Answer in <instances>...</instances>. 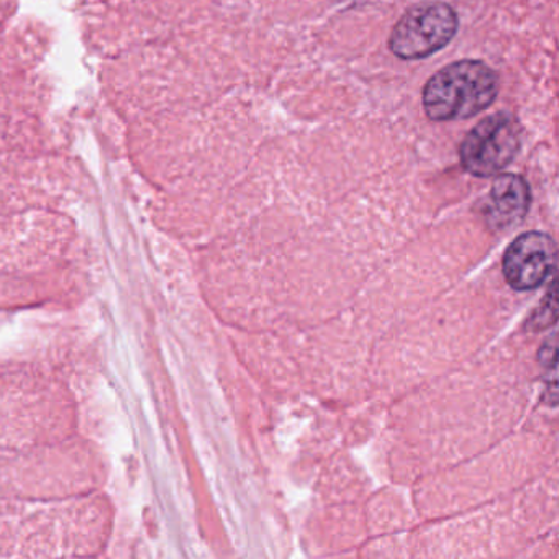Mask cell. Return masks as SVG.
I'll return each mask as SVG.
<instances>
[{
  "instance_id": "6da1fadb",
  "label": "cell",
  "mask_w": 559,
  "mask_h": 559,
  "mask_svg": "<svg viewBox=\"0 0 559 559\" xmlns=\"http://www.w3.org/2000/svg\"><path fill=\"white\" fill-rule=\"evenodd\" d=\"M499 93V78L483 61L448 64L424 87L425 114L433 122L471 119L489 109Z\"/></svg>"
},
{
  "instance_id": "7a4b0ae2",
  "label": "cell",
  "mask_w": 559,
  "mask_h": 559,
  "mask_svg": "<svg viewBox=\"0 0 559 559\" xmlns=\"http://www.w3.org/2000/svg\"><path fill=\"white\" fill-rule=\"evenodd\" d=\"M522 126L512 114L499 112L477 123L461 143L464 171L476 178L499 175L519 155Z\"/></svg>"
},
{
  "instance_id": "3957f363",
  "label": "cell",
  "mask_w": 559,
  "mask_h": 559,
  "mask_svg": "<svg viewBox=\"0 0 559 559\" xmlns=\"http://www.w3.org/2000/svg\"><path fill=\"white\" fill-rule=\"evenodd\" d=\"M456 12L441 2L408 9L392 31L389 48L401 60H421L447 47L457 34Z\"/></svg>"
},
{
  "instance_id": "277c9868",
  "label": "cell",
  "mask_w": 559,
  "mask_h": 559,
  "mask_svg": "<svg viewBox=\"0 0 559 559\" xmlns=\"http://www.w3.org/2000/svg\"><path fill=\"white\" fill-rule=\"evenodd\" d=\"M555 266V241L539 231H530L516 238L503 258V274L516 290H532L542 286Z\"/></svg>"
},
{
  "instance_id": "5b68a950",
  "label": "cell",
  "mask_w": 559,
  "mask_h": 559,
  "mask_svg": "<svg viewBox=\"0 0 559 559\" xmlns=\"http://www.w3.org/2000/svg\"><path fill=\"white\" fill-rule=\"evenodd\" d=\"M532 194L525 179L516 175H500L489 194V221L493 227H510L525 217Z\"/></svg>"
}]
</instances>
